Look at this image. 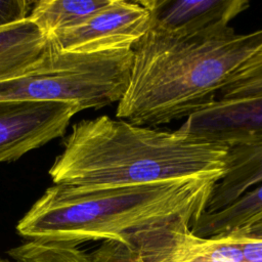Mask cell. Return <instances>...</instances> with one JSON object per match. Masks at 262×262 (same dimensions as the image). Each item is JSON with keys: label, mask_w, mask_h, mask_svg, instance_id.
<instances>
[{"label": "cell", "mask_w": 262, "mask_h": 262, "mask_svg": "<svg viewBox=\"0 0 262 262\" xmlns=\"http://www.w3.org/2000/svg\"><path fill=\"white\" fill-rule=\"evenodd\" d=\"M216 181L173 180L106 189L54 184L19 220L31 241H118L144 262H170Z\"/></svg>", "instance_id": "cell-1"}, {"label": "cell", "mask_w": 262, "mask_h": 262, "mask_svg": "<svg viewBox=\"0 0 262 262\" xmlns=\"http://www.w3.org/2000/svg\"><path fill=\"white\" fill-rule=\"evenodd\" d=\"M228 145L178 129L161 130L107 116L76 123L49 169L54 184L106 189L173 180L218 181Z\"/></svg>", "instance_id": "cell-2"}, {"label": "cell", "mask_w": 262, "mask_h": 262, "mask_svg": "<svg viewBox=\"0 0 262 262\" xmlns=\"http://www.w3.org/2000/svg\"><path fill=\"white\" fill-rule=\"evenodd\" d=\"M261 47L262 28L246 34L225 24L189 34L148 28L132 47L130 78L116 117L152 128L186 119L213 103Z\"/></svg>", "instance_id": "cell-3"}, {"label": "cell", "mask_w": 262, "mask_h": 262, "mask_svg": "<svg viewBox=\"0 0 262 262\" xmlns=\"http://www.w3.org/2000/svg\"><path fill=\"white\" fill-rule=\"evenodd\" d=\"M132 59V49L75 53L53 47L32 69L0 81V101H55L74 103L81 111L102 108L124 95Z\"/></svg>", "instance_id": "cell-4"}, {"label": "cell", "mask_w": 262, "mask_h": 262, "mask_svg": "<svg viewBox=\"0 0 262 262\" xmlns=\"http://www.w3.org/2000/svg\"><path fill=\"white\" fill-rule=\"evenodd\" d=\"M149 12L139 1L111 0L82 24L49 36L61 52L95 53L128 50L149 28Z\"/></svg>", "instance_id": "cell-5"}, {"label": "cell", "mask_w": 262, "mask_h": 262, "mask_svg": "<svg viewBox=\"0 0 262 262\" xmlns=\"http://www.w3.org/2000/svg\"><path fill=\"white\" fill-rule=\"evenodd\" d=\"M80 107L55 101H0V163L18 160L30 150L64 135Z\"/></svg>", "instance_id": "cell-6"}, {"label": "cell", "mask_w": 262, "mask_h": 262, "mask_svg": "<svg viewBox=\"0 0 262 262\" xmlns=\"http://www.w3.org/2000/svg\"><path fill=\"white\" fill-rule=\"evenodd\" d=\"M149 12V28L189 34L229 25L250 7L246 0H141Z\"/></svg>", "instance_id": "cell-7"}, {"label": "cell", "mask_w": 262, "mask_h": 262, "mask_svg": "<svg viewBox=\"0 0 262 262\" xmlns=\"http://www.w3.org/2000/svg\"><path fill=\"white\" fill-rule=\"evenodd\" d=\"M262 183V137L228 146L226 167L214 184L206 213L217 212Z\"/></svg>", "instance_id": "cell-8"}, {"label": "cell", "mask_w": 262, "mask_h": 262, "mask_svg": "<svg viewBox=\"0 0 262 262\" xmlns=\"http://www.w3.org/2000/svg\"><path fill=\"white\" fill-rule=\"evenodd\" d=\"M48 35L29 18L0 28V81L32 69L52 50Z\"/></svg>", "instance_id": "cell-9"}, {"label": "cell", "mask_w": 262, "mask_h": 262, "mask_svg": "<svg viewBox=\"0 0 262 262\" xmlns=\"http://www.w3.org/2000/svg\"><path fill=\"white\" fill-rule=\"evenodd\" d=\"M111 0H41L34 3L29 14L43 33L50 36L56 32L77 27L105 7Z\"/></svg>", "instance_id": "cell-10"}, {"label": "cell", "mask_w": 262, "mask_h": 262, "mask_svg": "<svg viewBox=\"0 0 262 262\" xmlns=\"http://www.w3.org/2000/svg\"><path fill=\"white\" fill-rule=\"evenodd\" d=\"M186 241L198 251L223 262H262V239L230 235L202 238L190 231Z\"/></svg>", "instance_id": "cell-11"}, {"label": "cell", "mask_w": 262, "mask_h": 262, "mask_svg": "<svg viewBox=\"0 0 262 262\" xmlns=\"http://www.w3.org/2000/svg\"><path fill=\"white\" fill-rule=\"evenodd\" d=\"M15 262H92L77 244L30 241L8 251Z\"/></svg>", "instance_id": "cell-12"}, {"label": "cell", "mask_w": 262, "mask_h": 262, "mask_svg": "<svg viewBox=\"0 0 262 262\" xmlns=\"http://www.w3.org/2000/svg\"><path fill=\"white\" fill-rule=\"evenodd\" d=\"M256 96H262V47L232 74L217 99Z\"/></svg>", "instance_id": "cell-13"}, {"label": "cell", "mask_w": 262, "mask_h": 262, "mask_svg": "<svg viewBox=\"0 0 262 262\" xmlns=\"http://www.w3.org/2000/svg\"><path fill=\"white\" fill-rule=\"evenodd\" d=\"M89 256L92 262H144L127 245L113 239L102 241Z\"/></svg>", "instance_id": "cell-14"}, {"label": "cell", "mask_w": 262, "mask_h": 262, "mask_svg": "<svg viewBox=\"0 0 262 262\" xmlns=\"http://www.w3.org/2000/svg\"><path fill=\"white\" fill-rule=\"evenodd\" d=\"M34 3L27 0H0V28L27 19Z\"/></svg>", "instance_id": "cell-15"}, {"label": "cell", "mask_w": 262, "mask_h": 262, "mask_svg": "<svg viewBox=\"0 0 262 262\" xmlns=\"http://www.w3.org/2000/svg\"><path fill=\"white\" fill-rule=\"evenodd\" d=\"M186 235L170 262H223L191 247L186 241Z\"/></svg>", "instance_id": "cell-16"}, {"label": "cell", "mask_w": 262, "mask_h": 262, "mask_svg": "<svg viewBox=\"0 0 262 262\" xmlns=\"http://www.w3.org/2000/svg\"><path fill=\"white\" fill-rule=\"evenodd\" d=\"M227 235L248 239H262V220L239 230L233 231Z\"/></svg>", "instance_id": "cell-17"}, {"label": "cell", "mask_w": 262, "mask_h": 262, "mask_svg": "<svg viewBox=\"0 0 262 262\" xmlns=\"http://www.w3.org/2000/svg\"><path fill=\"white\" fill-rule=\"evenodd\" d=\"M0 262H9V261H7V260H3V259H0Z\"/></svg>", "instance_id": "cell-18"}]
</instances>
